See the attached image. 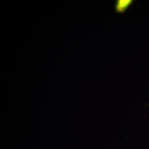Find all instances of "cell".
<instances>
[{"label": "cell", "mask_w": 149, "mask_h": 149, "mask_svg": "<svg viewBox=\"0 0 149 149\" xmlns=\"http://www.w3.org/2000/svg\"><path fill=\"white\" fill-rule=\"evenodd\" d=\"M134 1L133 0H116L114 7L116 13H124Z\"/></svg>", "instance_id": "1"}]
</instances>
